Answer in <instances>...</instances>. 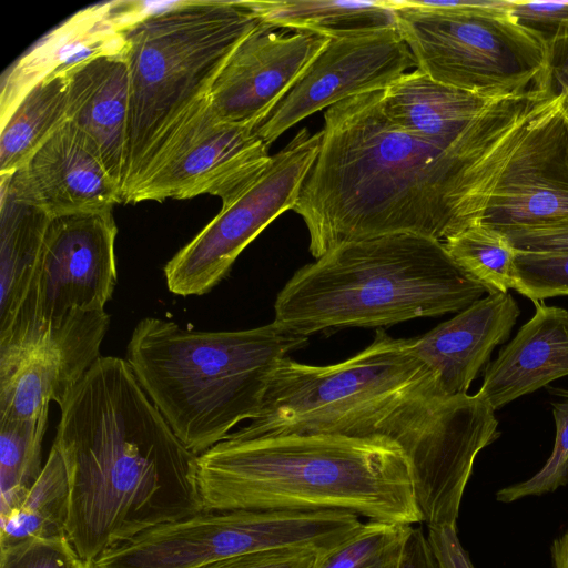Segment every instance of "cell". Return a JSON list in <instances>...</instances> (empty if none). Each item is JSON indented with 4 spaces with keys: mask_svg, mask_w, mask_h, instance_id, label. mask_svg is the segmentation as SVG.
<instances>
[{
    "mask_svg": "<svg viewBox=\"0 0 568 568\" xmlns=\"http://www.w3.org/2000/svg\"><path fill=\"white\" fill-rule=\"evenodd\" d=\"M266 24L329 39L396 27L390 0L245 1Z\"/></svg>",
    "mask_w": 568,
    "mask_h": 568,
    "instance_id": "cb8c5ba5",
    "label": "cell"
},
{
    "mask_svg": "<svg viewBox=\"0 0 568 568\" xmlns=\"http://www.w3.org/2000/svg\"><path fill=\"white\" fill-rule=\"evenodd\" d=\"M50 219L1 184L0 335L10 328L28 293Z\"/></svg>",
    "mask_w": 568,
    "mask_h": 568,
    "instance_id": "603a6c76",
    "label": "cell"
},
{
    "mask_svg": "<svg viewBox=\"0 0 568 568\" xmlns=\"http://www.w3.org/2000/svg\"><path fill=\"white\" fill-rule=\"evenodd\" d=\"M382 91L343 100L324 113L322 142L293 211L315 258L358 240L458 232L462 159L407 131L385 113Z\"/></svg>",
    "mask_w": 568,
    "mask_h": 568,
    "instance_id": "7a4b0ae2",
    "label": "cell"
},
{
    "mask_svg": "<svg viewBox=\"0 0 568 568\" xmlns=\"http://www.w3.org/2000/svg\"><path fill=\"white\" fill-rule=\"evenodd\" d=\"M449 405L409 338H394L378 328L367 347L337 364L283 359L258 416L229 436L386 437L414 458L434 440Z\"/></svg>",
    "mask_w": 568,
    "mask_h": 568,
    "instance_id": "277c9868",
    "label": "cell"
},
{
    "mask_svg": "<svg viewBox=\"0 0 568 568\" xmlns=\"http://www.w3.org/2000/svg\"><path fill=\"white\" fill-rule=\"evenodd\" d=\"M520 314L513 295L487 294L427 333L409 338L444 398L467 394L494 348L506 342Z\"/></svg>",
    "mask_w": 568,
    "mask_h": 568,
    "instance_id": "d6986e66",
    "label": "cell"
},
{
    "mask_svg": "<svg viewBox=\"0 0 568 568\" xmlns=\"http://www.w3.org/2000/svg\"><path fill=\"white\" fill-rule=\"evenodd\" d=\"M307 341L274 322L206 332L145 317L132 332L125 361L174 434L201 455L258 416L276 368Z\"/></svg>",
    "mask_w": 568,
    "mask_h": 568,
    "instance_id": "8992f818",
    "label": "cell"
},
{
    "mask_svg": "<svg viewBox=\"0 0 568 568\" xmlns=\"http://www.w3.org/2000/svg\"><path fill=\"white\" fill-rule=\"evenodd\" d=\"M262 21L245 1L191 0L149 11L125 32L130 104L123 203L209 99L219 72Z\"/></svg>",
    "mask_w": 568,
    "mask_h": 568,
    "instance_id": "52a82bcc",
    "label": "cell"
},
{
    "mask_svg": "<svg viewBox=\"0 0 568 568\" xmlns=\"http://www.w3.org/2000/svg\"><path fill=\"white\" fill-rule=\"evenodd\" d=\"M322 554L307 548L265 550L222 559L199 568H314Z\"/></svg>",
    "mask_w": 568,
    "mask_h": 568,
    "instance_id": "e575fe53",
    "label": "cell"
},
{
    "mask_svg": "<svg viewBox=\"0 0 568 568\" xmlns=\"http://www.w3.org/2000/svg\"><path fill=\"white\" fill-rule=\"evenodd\" d=\"M329 40L310 32L286 34L262 22L237 45L213 82L209 105L215 119L261 125Z\"/></svg>",
    "mask_w": 568,
    "mask_h": 568,
    "instance_id": "2e32d148",
    "label": "cell"
},
{
    "mask_svg": "<svg viewBox=\"0 0 568 568\" xmlns=\"http://www.w3.org/2000/svg\"><path fill=\"white\" fill-rule=\"evenodd\" d=\"M400 568H438L427 536L419 526H414Z\"/></svg>",
    "mask_w": 568,
    "mask_h": 568,
    "instance_id": "74e56055",
    "label": "cell"
},
{
    "mask_svg": "<svg viewBox=\"0 0 568 568\" xmlns=\"http://www.w3.org/2000/svg\"><path fill=\"white\" fill-rule=\"evenodd\" d=\"M69 505L68 471L60 452L52 445L40 476L22 501L0 516V549L67 536Z\"/></svg>",
    "mask_w": 568,
    "mask_h": 568,
    "instance_id": "484cf974",
    "label": "cell"
},
{
    "mask_svg": "<svg viewBox=\"0 0 568 568\" xmlns=\"http://www.w3.org/2000/svg\"><path fill=\"white\" fill-rule=\"evenodd\" d=\"M322 131L302 128L263 174L164 266L170 292L203 295L231 271L243 250L278 215L293 210L320 152Z\"/></svg>",
    "mask_w": 568,
    "mask_h": 568,
    "instance_id": "7c38bea8",
    "label": "cell"
},
{
    "mask_svg": "<svg viewBox=\"0 0 568 568\" xmlns=\"http://www.w3.org/2000/svg\"><path fill=\"white\" fill-rule=\"evenodd\" d=\"M546 65L538 89L551 94H568V36L546 43Z\"/></svg>",
    "mask_w": 568,
    "mask_h": 568,
    "instance_id": "8d00e7d4",
    "label": "cell"
},
{
    "mask_svg": "<svg viewBox=\"0 0 568 568\" xmlns=\"http://www.w3.org/2000/svg\"><path fill=\"white\" fill-rule=\"evenodd\" d=\"M565 97H566V104H567V108H568V94L564 93Z\"/></svg>",
    "mask_w": 568,
    "mask_h": 568,
    "instance_id": "60d3db41",
    "label": "cell"
},
{
    "mask_svg": "<svg viewBox=\"0 0 568 568\" xmlns=\"http://www.w3.org/2000/svg\"><path fill=\"white\" fill-rule=\"evenodd\" d=\"M53 445L69 477L67 536L82 561L204 511L197 457L128 362L101 356L60 405Z\"/></svg>",
    "mask_w": 568,
    "mask_h": 568,
    "instance_id": "6da1fadb",
    "label": "cell"
},
{
    "mask_svg": "<svg viewBox=\"0 0 568 568\" xmlns=\"http://www.w3.org/2000/svg\"><path fill=\"white\" fill-rule=\"evenodd\" d=\"M48 412L27 420L0 418V516L22 501L42 471Z\"/></svg>",
    "mask_w": 568,
    "mask_h": 568,
    "instance_id": "4316f807",
    "label": "cell"
},
{
    "mask_svg": "<svg viewBox=\"0 0 568 568\" xmlns=\"http://www.w3.org/2000/svg\"><path fill=\"white\" fill-rule=\"evenodd\" d=\"M496 230L508 239L516 251L568 252V219Z\"/></svg>",
    "mask_w": 568,
    "mask_h": 568,
    "instance_id": "836d02e7",
    "label": "cell"
},
{
    "mask_svg": "<svg viewBox=\"0 0 568 568\" xmlns=\"http://www.w3.org/2000/svg\"><path fill=\"white\" fill-rule=\"evenodd\" d=\"M78 568H97L92 561H81Z\"/></svg>",
    "mask_w": 568,
    "mask_h": 568,
    "instance_id": "ab89813d",
    "label": "cell"
},
{
    "mask_svg": "<svg viewBox=\"0 0 568 568\" xmlns=\"http://www.w3.org/2000/svg\"><path fill=\"white\" fill-rule=\"evenodd\" d=\"M362 525L345 510L202 511L151 528L102 554L97 568H199L251 552L307 548L326 552Z\"/></svg>",
    "mask_w": 568,
    "mask_h": 568,
    "instance_id": "30bf717a",
    "label": "cell"
},
{
    "mask_svg": "<svg viewBox=\"0 0 568 568\" xmlns=\"http://www.w3.org/2000/svg\"><path fill=\"white\" fill-rule=\"evenodd\" d=\"M68 74H51L19 101L1 124L0 175L19 170L68 120Z\"/></svg>",
    "mask_w": 568,
    "mask_h": 568,
    "instance_id": "d4e9b609",
    "label": "cell"
},
{
    "mask_svg": "<svg viewBox=\"0 0 568 568\" xmlns=\"http://www.w3.org/2000/svg\"><path fill=\"white\" fill-rule=\"evenodd\" d=\"M414 525L368 520L322 554L314 568H400Z\"/></svg>",
    "mask_w": 568,
    "mask_h": 568,
    "instance_id": "f1b7e54d",
    "label": "cell"
},
{
    "mask_svg": "<svg viewBox=\"0 0 568 568\" xmlns=\"http://www.w3.org/2000/svg\"><path fill=\"white\" fill-rule=\"evenodd\" d=\"M486 293L442 241L389 234L343 243L297 270L277 294L273 322L305 337L382 328L458 313Z\"/></svg>",
    "mask_w": 568,
    "mask_h": 568,
    "instance_id": "5b68a950",
    "label": "cell"
},
{
    "mask_svg": "<svg viewBox=\"0 0 568 568\" xmlns=\"http://www.w3.org/2000/svg\"><path fill=\"white\" fill-rule=\"evenodd\" d=\"M513 290L532 302L568 295V252L517 251Z\"/></svg>",
    "mask_w": 568,
    "mask_h": 568,
    "instance_id": "4dcf8cb0",
    "label": "cell"
},
{
    "mask_svg": "<svg viewBox=\"0 0 568 568\" xmlns=\"http://www.w3.org/2000/svg\"><path fill=\"white\" fill-rule=\"evenodd\" d=\"M494 100L436 82L417 69L394 81L381 97L389 119L449 153Z\"/></svg>",
    "mask_w": 568,
    "mask_h": 568,
    "instance_id": "7402d4cb",
    "label": "cell"
},
{
    "mask_svg": "<svg viewBox=\"0 0 568 568\" xmlns=\"http://www.w3.org/2000/svg\"><path fill=\"white\" fill-rule=\"evenodd\" d=\"M456 264L487 294L514 288L517 251L498 230L471 224L443 241Z\"/></svg>",
    "mask_w": 568,
    "mask_h": 568,
    "instance_id": "83f0119b",
    "label": "cell"
},
{
    "mask_svg": "<svg viewBox=\"0 0 568 568\" xmlns=\"http://www.w3.org/2000/svg\"><path fill=\"white\" fill-rule=\"evenodd\" d=\"M534 304L531 318L485 367L477 394L495 412L568 375V311Z\"/></svg>",
    "mask_w": 568,
    "mask_h": 568,
    "instance_id": "44dd1931",
    "label": "cell"
},
{
    "mask_svg": "<svg viewBox=\"0 0 568 568\" xmlns=\"http://www.w3.org/2000/svg\"><path fill=\"white\" fill-rule=\"evenodd\" d=\"M0 178L16 200L50 217L113 210L123 203L120 186L68 120L19 170Z\"/></svg>",
    "mask_w": 568,
    "mask_h": 568,
    "instance_id": "e0dca14e",
    "label": "cell"
},
{
    "mask_svg": "<svg viewBox=\"0 0 568 568\" xmlns=\"http://www.w3.org/2000/svg\"><path fill=\"white\" fill-rule=\"evenodd\" d=\"M105 311H73L39 337L0 348V418L27 420L59 406L101 357Z\"/></svg>",
    "mask_w": 568,
    "mask_h": 568,
    "instance_id": "9a60e30c",
    "label": "cell"
},
{
    "mask_svg": "<svg viewBox=\"0 0 568 568\" xmlns=\"http://www.w3.org/2000/svg\"><path fill=\"white\" fill-rule=\"evenodd\" d=\"M509 14L546 43L568 36V1L513 0Z\"/></svg>",
    "mask_w": 568,
    "mask_h": 568,
    "instance_id": "d6a6232c",
    "label": "cell"
},
{
    "mask_svg": "<svg viewBox=\"0 0 568 568\" xmlns=\"http://www.w3.org/2000/svg\"><path fill=\"white\" fill-rule=\"evenodd\" d=\"M426 536L438 568H475L458 538L456 526H427Z\"/></svg>",
    "mask_w": 568,
    "mask_h": 568,
    "instance_id": "d590c367",
    "label": "cell"
},
{
    "mask_svg": "<svg viewBox=\"0 0 568 568\" xmlns=\"http://www.w3.org/2000/svg\"><path fill=\"white\" fill-rule=\"evenodd\" d=\"M150 10L141 2H110L79 11L23 54L3 75L0 124L38 82L125 48L126 30Z\"/></svg>",
    "mask_w": 568,
    "mask_h": 568,
    "instance_id": "ac0fdd59",
    "label": "cell"
},
{
    "mask_svg": "<svg viewBox=\"0 0 568 568\" xmlns=\"http://www.w3.org/2000/svg\"><path fill=\"white\" fill-rule=\"evenodd\" d=\"M413 67L414 57L397 27L333 38L256 133L270 145L313 113L383 91Z\"/></svg>",
    "mask_w": 568,
    "mask_h": 568,
    "instance_id": "5bb4252c",
    "label": "cell"
},
{
    "mask_svg": "<svg viewBox=\"0 0 568 568\" xmlns=\"http://www.w3.org/2000/svg\"><path fill=\"white\" fill-rule=\"evenodd\" d=\"M417 70L498 99L538 88L547 45L509 14V0H390Z\"/></svg>",
    "mask_w": 568,
    "mask_h": 568,
    "instance_id": "9c48e42d",
    "label": "cell"
},
{
    "mask_svg": "<svg viewBox=\"0 0 568 568\" xmlns=\"http://www.w3.org/2000/svg\"><path fill=\"white\" fill-rule=\"evenodd\" d=\"M463 160L459 226L568 219V108L538 88L494 100L455 150Z\"/></svg>",
    "mask_w": 568,
    "mask_h": 568,
    "instance_id": "ba28073f",
    "label": "cell"
},
{
    "mask_svg": "<svg viewBox=\"0 0 568 568\" xmlns=\"http://www.w3.org/2000/svg\"><path fill=\"white\" fill-rule=\"evenodd\" d=\"M204 511L345 510L423 524L402 447L337 434L227 436L197 457Z\"/></svg>",
    "mask_w": 568,
    "mask_h": 568,
    "instance_id": "3957f363",
    "label": "cell"
},
{
    "mask_svg": "<svg viewBox=\"0 0 568 568\" xmlns=\"http://www.w3.org/2000/svg\"><path fill=\"white\" fill-rule=\"evenodd\" d=\"M81 561L68 536L0 549V568H78Z\"/></svg>",
    "mask_w": 568,
    "mask_h": 568,
    "instance_id": "1f68e13d",
    "label": "cell"
},
{
    "mask_svg": "<svg viewBox=\"0 0 568 568\" xmlns=\"http://www.w3.org/2000/svg\"><path fill=\"white\" fill-rule=\"evenodd\" d=\"M67 74L68 121L88 139L122 192L130 104L125 48L84 61Z\"/></svg>",
    "mask_w": 568,
    "mask_h": 568,
    "instance_id": "ffe728a7",
    "label": "cell"
},
{
    "mask_svg": "<svg viewBox=\"0 0 568 568\" xmlns=\"http://www.w3.org/2000/svg\"><path fill=\"white\" fill-rule=\"evenodd\" d=\"M112 210L51 217L28 293L0 348L30 342L73 311H104L116 285Z\"/></svg>",
    "mask_w": 568,
    "mask_h": 568,
    "instance_id": "8fae6325",
    "label": "cell"
},
{
    "mask_svg": "<svg viewBox=\"0 0 568 568\" xmlns=\"http://www.w3.org/2000/svg\"><path fill=\"white\" fill-rule=\"evenodd\" d=\"M550 554L554 568H568V529L552 542Z\"/></svg>",
    "mask_w": 568,
    "mask_h": 568,
    "instance_id": "f35d334b",
    "label": "cell"
},
{
    "mask_svg": "<svg viewBox=\"0 0 568 568\" xmlns=\"http://www.w3.org/2000/svg\"><path fill=\"white\" fill-rule=\"evenodd\" d=\"M267 148L256 128L216 120L207 99L161 150L130 203L210 194L225 209L267 169Z\"/></svg>",
    "mask_w": 568,
    "mask_h": 568,
    "instance_id": "4fadbf2b",
    "label": "cell"
},
{
    "mask_svg": "<svg viewBox=\"0 0 568 568\" xmlns=\"http://www.w3.org/2000/svg\"><path fill=\"white\" fill-rule=\"evenodd\" d=\"M557 397L552 404L556 436L552 452L532 477L501 488L497 501L513 503L529 496H541L568 485V389L549 388Z\"/></svg>",
    "mask_w": 568,
    "mask_h": 568,
    "instance_id": "f546056e",
    "label": "cell"
}]
</instances>
